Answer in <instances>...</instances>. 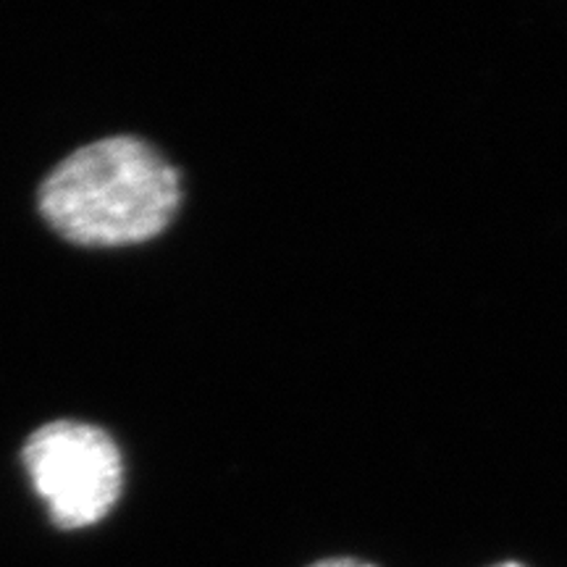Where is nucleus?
<instances>
[{"label": "nucleus", "mask_w": 567, "mask_h": 567, "mask_svg": "<svg viewBox=\"0 0 567 567\" xmlns=\"http://www.w3.org/2000/svg\"><path fill=\"white\" fill-rule=\"evenodd\" d=\"M179 168L153 142L111 134L69 153L40 184L42 221L80 247L155 239L182 208Z\"/></svg>", "instance_id": "f257e3e1"}, {"label": "nucleus", "mask_w": 567, "mask_h": 567, "mask_svg": "<svg viewBox=\"0 0 567 567\" xmlns=\"http://www.w3.org/2000/svg\"><path fill=\"white\" fill-rule=\"evenodd\" d=\"M32 492L53 526L90 528L105 520L124 494V455L103 425L87 421L42 423L21 446Z\"/></svg>", "instance_id": "f03ea898"}, {"label": "nucleus", "mask_w": 567, "mask_h": 567, "mask_svg": "<svg viewBox=\"0 0 567 567\" xmlns=\"http://www.w3.org/2000/svg\"><path fill=\"white\" fill-rule=\"evenodd\" d=\"M305 567H379L371 559L354 557V555H334V557H321L316 563L305 565Z\"/></svg>", "instance_id": "7ed1b4c3"}, {"label": "nucleus", "mask_w": 567, "mask_h": 567, "mask_svg": "<svg viewBox=\"0 0 567 567\" xmlns=\"http://www.w3.org/2000/svg\"><path fill=\"white\" fill-rule=\"evenodd\" d=\"M488 567H526V565L515 563V559H505V563H496V565H488Z\"/></svg>", "instance_id": "20e7f679"}]
</instances>
